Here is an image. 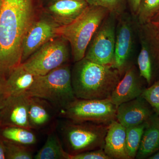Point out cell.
Wrapping results in <instances>:
<instances>
[{
  "mask_svg": "<svg viewBox=\"0 0 159 159\" xmlns=\"http://www.w3.org/2000/svg\"><path fill=\"white\" fill-rule=\"evenodd\" d=\"M48 101L35 97H30L29 118L32 129H39L47 125L51 120V115Z\"/></svg>",
  "mask_w": 159,
  "mask_h": 159,
  "instance_id": "obj_18",
  "label": "cell"
},
{
  "mask_svg": "<svg viewBox=\"0 0 159 159\" xmlns=\"http://www.w3.org/2000/svg\"><path fill=\"white\" fill-rule=\"evenodd\" d=\"M158 21H159V11L156 15L153 18V19L152 20L151 22H155Z\"/></svg>",
  "mask_w": 159,
  "mask_h": 159,
  "instance_id": "obj_31",
  "label": "cell"
},
{
  "mask_svg": "<svg viewBox=\"0 0 159 159\" xmlns=\"http://www.w3.org/2000/svg\"><path fill=\"white\" fill-rule=\"evenodd\" d=\"M141 96L159 116V80L149 87L143 89Z\"/></svg>",
  "mask_w": 159,
  "mask_h": 159,
  "instance_id": "obj_25",
  "label": "cell"
},
{
  "mask_svg": "<svg viewBox=\"0 0 159 159\" xmlns=\"http://www.w3.org/2000/svg\"><path fill=\"white\" fill-rule=\"evenodd\" d=\"M2 127V125H1V117H0V127Z\"/></svg>",
  "mask_w": 159,
  "mask_h": 159,
  "instance_id": "obj_36",
  "label": "cell"
},
{
  "mask_svg": "<svg viewBox=\"0 0 159 159\" xmlns=\"http://www.w3.org/2000/svg\"><path fill=\"white\" fill-rule=\"evenodd\" d=\"M57 1V0H45L47 2V4L48 3L52 2H54V1Z\"/></svg>",
  "mask_w": 159,
  "mask_h": 159,
  "instance_id": "obj_33",
  "label": "cell"
},
{
  "mask_svg": "<svg viewBox=\"0 0 159 159\" xmlns=\"http://www.w3.org/2000/svg\"><path fill=\"white\" fill-rule=\"evenodd\" d=\"M121 76L112 66L99 64L84 57L75 62L71 72L75 97L86 99L110 98Z\"/></svg>",
  "mask_w": 159,
  "mask_h": 159,
  "instance_id": "obj_2",
  "label": "cell"
},
{
  "mask_svg": "<svg viewBox=\"0 0 159 159\" xmlns=\"http://www.w3.org/2000/svg\"><path fill=\"white\" fill-rule=\"evenodd\" d=\"M154 113L148 102L140 96L117 107L116 120L127 128L147 122Z\"/></svg>",
  "mask_w": 159,
  "mask_h": 159,
  "instance_id": "obj_12",
  "label": "cell"
},
{
  "mask_svg": "<svg viewBox=\"0 0 159 159\" xmlns=\"http://www.w3.org/2000/svg\"><path fill=\"white\" fill-rule=\"evenodd\" d=\"M154 28L155 29V32L156 37L157 41L159 45V30L157 29L153 25Z\"/></svg>",
  "mask_w": 159,
  "mask_h": 159,
  "instance_id": "obj_30",
  "label": "cell"
},
{
  "mask_svg": "<svg viewBox=\"0 0 159 159\" xmlns=\"http://www.w3.org/2000/svg\"><path fill=\"white\" fill-rule=\"evenodd\" d=\"M150 23L152 24L157 29L159 30V21L155 22H151Z\"/></svg>",
  "mask_w": 159,
  "mask_h": 159,
  "instance_id": "obj_32",
  "label": "cell"
},
{
  "mask_svg": "<svg viewBox=\"0 0 159 159\" xmlns=\"http://www.w3.org/2000/svg\"><path fill=\"white\" fill-rule=\"evenodd\" d=\"M109 13L103 7L89 5L73 22L58 27L57 35L68 42L74 62L84 58L92 38Z\"/></svg>",
  "mask_w": 159,
  "mask_h": 159,
  "instance_id": "obj_3",
  "label": "cell"
},
{
  "mask_svg": "<svg viewBox=\"0 0 159 159\" xmlns=\"http://www.w3.org/2000/svg\"><path fill=\"white\" fill-rule=\"evenodd\" d=\"M143 90L135 66H129L109 98L117 107L122 103L139 97Z\"/></svg>",
  "mask_w": 159,
  "mask_h": 159,
  "instance_id": "obj_14",
  "label": "cell"
},
{
  "mask_svg": "<svg viewBox=\"0 0 159 159\" xmlns=\"http://www.w3.org/2000/svg\"><path fill=\"white\" fill-rule=\"evenodd\" d=\"M117 107L110 98L76 99L61 110L62 115L73 122L109 124L116 120Z\"/></svg>",
  "mask_w": 159,
  "mask_h": 159,
  "instance_id": "obj_7",
  "label": "cell"
},
{
  "mask_svg": "<svg viewBox=\"0 0 159 159\" xmlns=\"http://www.w3.org/2000/svg\"><path fill=\"white\" fill-rule=\"evenodd\" d=\"M35 76L27 71L20 64L2 82L0 96L7 97L26 94L34 83Z\"/></svg>",
  "mask_w": 159,
  "mask_h": 159,
  "instance_id": "obj_15",
  "label": "cell"
},
{
  "mask_svg": "<svg viewBox=\"0 0 159 159\" xmlns=\"http://www.w3.org/2000/svg\"><path fill=\"white\" fill-rule=\"evenodd\" d=\"M118 19L112 66L122 76L129 66L128 61L134 43V25L130 16L126 13L121 15Z\"/></svg>",
  "mask_w": 159,
  "mask_h": 159,
  "instance_id": "obj_10",
  "label": "cell"
},
{
  "mask_svg": "<svg viewBox=\"0 0 159 159\" xmlns=\"http://www.w3.org/2000/svg\"><path fill=\"white\" fill-rule=\"evenodd\" d=\"M69 159H111L103 148L88 151L77 154L70 155Z\"/></svg>",
  "mask_w": 159,
  "mask_h": 159,
  "instance_id": "obj_26",
  "label": "cell"
},
{
  "mask_svg": "<svg viewBox=\"0 0 159 159\" xmlns=\"http://www.w3.org/2000/svg\"><path fill=\"white\" fill-rule=\"evenodd\" d=\"M126 128L117 120L109 124L103 149L111 159H130L125 149Z\"/></svg>",
  "mask_w": 159,
  "mask_h": 159,
  "instance_id": "obj_16",
  "label": "cell"
},
{
  "mask_svg": "<svg viewBox=\"0 0 159 159\" xmlns=\"http://www.w3.org/2000/svg\"><path fill=\"white\" fill-rule=\"evenodd\" d=\"M70 154L65 151L56 134L51 133L42 148L34 158L36 159H69Z\"/></svg>",
  "mask_w": 159,
  "mask_h": 159,
  "instance_id": "obj_19",
  "label": "cell"
},
{
  "mask_svg": "<svg viewBox=\"0 0 159 159\" xmlns=\"http://www.w3.org/2000/svg\"><path fill=\"white\" fill-rule=\"evenodd\" d=\"M59 25L43 9L29 29L23 43L21 63L50 40L58 36Z\"/></svg>",
  "mask_w": 159,
  "mask_h": 159,
  "instance_id": "obj_9",
  "label": "cell"
},
{
  "mask_svg": "<svg viewBox=\"0 0 159 159\" xmlns=\"http://www.w3.org/2000/svg\"><path fill=\"white\" fill-rule=\"evenodd\" d=\"M29 96H0V117L2 126H15L31 129L29 123Z\"/></svg>",
  "mask_w": 159,
  "mask_h": 159,
  "instance_id": "obj_11",
  "label": "cell"
},
{
  "mask_svg": "<svg viewBox=\"0 0 159 159\" xmlns=\"http://www.w3.org/2000/svg\"><path fill=\"white\" fill-rule=\"evenodd\" d=\"M148 121L140 125L126 128L125 149L130 159L135 158L136 157Z\"/></svg>",
  "mask_w": 159,
  "mask_h": 159,
  "instance_id": "obj_21",
  "label": "cell"
},
{
  "mask_svg": "<svg viewBox=\"0 0 159 159\" xmlns=\"http://www.w3.org/2000/svg\"><path fill=\"white\" fill-rule=\"evenodd\" d=\"M118 17L109 13L92 38L84 57L93 62L112 66Z\"/></svg>",
  "mask_w": 159,
  "mask_h": 159,
  "instance_id": "obj_8",
  "label": "cell"
},
{
  "mask_svg": "<svg viewBox=\"0 0 159 159\" xmlns=\"http://www.w3.org/2000/svg\"><path fill=\"white\" fill-rule=\"evenodd\" d=\"M3 0H0V12H1V9H2V5Z\"/></svg>",
  "mask_w": 159,
  "mask_h": 159,
  "instance_id": "obj_34",
  "label": "cell"
},
{
  "mask_svg": "<svg viewBox=\"0 0 159 159\" xmlns=\"http://www.w3.org/2000/svg\"><path fill=\"white\" fill-rule=\"evenodd\" d=\"M70 54L68 42L57 36L43 45L21 64L34 76H42L67 63Z\"/></svg>",
  "mask_w": 159,
  "mask_h": 159,
  "instance_id": "obj_6",
  "label": "cell"
},
{
  "mask_svg": "<svg viewBox=\"0 0 159 159\" xmlns=\"http://www.w3.org/2000/svg\"><path fill=\"white\" fill-rule=\"evenodd\" d=\"M159 11V0H142L135 18L139 26L145 25Z\"/></svg>",
  "mask_w": 159,
  "mask_h": 159,
  "instance_id": "obj_22",
  "label": "cell"
},
{
  "mask_svg": "<svg viewBox=\"0 0 159 159\" xmlns=\"http://www.w3.org/2000/svg\"><path fill=\"white\" fill-rule=\"evenodd\" d=\"M109 124L71 121L62 129L69 154H77L103 148Z\"/></svg>",
  "mask_w": 159,
  "mask_h": 159,
  "instance_id": "obj_5",
  "label": "cell"
},
{
  "mask_svg": "<svg viewBox=\"0 0 159 159\" xmlns=\"http://www.w3.org/2000/svg\"><path fill=\"white\" fill-rule=\"evenodd\" d=\"M89 5L99 6L107 9L117 17L125 13L126 0H87Z\"/></svg>",
  "mask_w": 159,
  "mask_h": 159,
  "instance_id": "obj_24",
  "label": "cell"
},
{
  "mask_svg": "<svg viewBox=\"0 0 159 159\" xmlns=\"http://www.w3.org/2000/svg\"><path fill=\"white\" fill-rule=\"evenodd\" d=\"M43 10L42 0H3L0 12V80L21 64L24 39Z\"/></svg>",
  "mask_w": 159,
  "mask_h": 159,
  "instance_id": "obj_1",
  "label": "cell"
},
{
  "mask_svg": "<svg viewBox=\"0 0 159 159\" xmlns=\"http://www.w3.org/2000/svg\"><path fill=\"white\" fill-rule=\"evenodd\" d=\"M1 134L4 140L25 146L34 145L37 141L31 129L19 126H3Z\"/></svg>",
  "mask_w": 159,
  "mask_h": 159,
  "instance_id": "obj_20",
  "label": "cell"
},
{
  "mask_svg": "<svg viewBox=\"0 0 159 159\" xmlns=\"http://www.w3.org/2000/svg\"><path fill=\"white\" fill-rule=\"evenodd\" d=\"M159 151V116L154 113L148 120L136 157L143 159Z\"/></svg>",
  "mask_w": 159,
  "mask_h": 159,
  "instance_id": "obj_17",
  "label": "cell"
},
{
  "mask_svg": "<svg viewBox=\"0 0 159 159\" xmlns=\"http://www.w3.org/2000/svg\"><path fill=\"white\" fill-rule=\"evenodd\" d=\"M26 94L44 99L62 110L77 99L72 86L70 66L65 64L45 75L35 76Z\"/></svg>",
  "mask_w": 159,
  "mask_h": 159,
  "instance_id": "obj_4",
  "label": "cell"
},
{
  "mask_svg": "<svg viewBox=\"0 0 159 159\" xmlns=\"http://www.w3.org/2000/svg\"><path fill=\"white\" fill-rule=\"evenodd\" d=\"M2 82L0 80V96L1 95V92H2Z\"/></svg>",
  "mask_w": 159,
  "mask_h": 159,
  "instance_id": "obj_35",
  "label": "cell"
},
{
  "mask_svg": "<svg viewBox=\"0 0 159 159\" xmlns=\"http://www.w3.org/2000/svg\"><path fill=\"white\" fill-rule=\"evenodd\" d=\"M149 159H159V151L153 153L148 158Z\"/></svg>",
  "mask_w": 159,
  "mask_h": 159,
  "instance_id": "obj_29",
  "label": "cell"
},
{
  "mask_svg": "<svg viewBox=\"0 0 159 159\" xmlns=\"http://www.w3.org/2000/svg\"><path fill=\"white\" fill-rule=\"evenodd\" d=\"M89 6L87 0H57L43 6L60 26L69 25L79 17Z\"/></svg>",
  "mask_w": 159,
  "mask_h": 159,
  "instance_id": "obj_13",
  "label": "cell"
},
{
  "mask_svg": "<svg viewBox=\"0 0 159 159\" xmlns=\"http://www.w3.org/2000/svg\"><path fill=\"white\" fill-rule=\"evenodd\" d=\"M3 140L6 148V159H33V154L28 146Z\"/></svg>",
  "mask_w": 159,
  "mask_h": 159,
  "instance_id": "obj_23",
  "label": "cell"
},
{
  "mask_svg": "<svg viewBox=\"0 0 159 159\" xmlns=\"http://www.w3.org/2000/svg\"><path fill=\"white\" fill-rule=\"evenodd\" d=\"M142 0H126L132 15L135 17Z\"/></svg>",
  "mask_w": 159,
  "mask_h": 159,
  "instance_id": "obj_27",
  "label": "cell"
},
{
  "mask_svg": "<svg viewBox=\"0 0 159 159\" xmlns=\"http://www.w3.org/2000/svg\"><path fill=\"white\" fill-rule=\"evenodd\" d=\"M6 159V148L3 140H0V159Z\"/></svg>",
  "mask_w": 159,
  "mask_h": 159,
  "instance_id": "obj_28",
  "label": "cell"
}]
</instances>
